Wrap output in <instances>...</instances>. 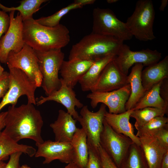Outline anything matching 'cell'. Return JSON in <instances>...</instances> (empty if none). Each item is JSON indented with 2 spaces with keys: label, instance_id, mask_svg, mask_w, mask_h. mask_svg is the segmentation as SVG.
Returning a JSON list of instances; mask_svg holds the SVG:
<instances>
[{
  "label": "cell",
  "instance_id": "obj_45",
  "mask_svg": "<svg viewBox=\"0 0 168 168\" xmlns=\"http://www.w3.org/2000/svg\"><path fill=\"white\" fill-rule=\"evenodd\" d=\"M119 0H106L107 2L109 4H112L114 3H115L117 2Z\"/></svg>",
  "mask_w": 168,
  "mask_h": 168
},
{
  "label": "cell",
  "instance_id": "obj_21",
  "mask_svg": "<svg viewBox=\"0 0 168 168\" xmlns=\"http://www.w3.org/2000/svg\"><path fill=\"white\" fill-rule=\"evenodd\" d=\"M141 78L143 86L146 92L155 84L168 78V56L142 70Z\"/></svg>",
  "mask_w": 168,
  "mask_h": 168
},
{
  "label": "cell",
  "instance_id": "obj_36",
  "mask_svg": "<svg viewBox=\"0 0 168 168\" xmlns=\"http://www.w3.org/2000/svg\"><path fill=\"white\" fill-rule=\"evenodd\" d=\"M9 85V72L4 71L0 77V98H3L7 92Z\"/></svg>",
  "mask_w": 168,
  "mask_h": 168
},
{
  "label": "cell",
  "instance_id": "obj_18",
  "mask_svg": "<svg viewBox=\"0 0 168 168\" xmlns=\"http://www.w3.org/2000/svg\"><path fill=\"white\" fill-rule=\"evenodd\" d=\"M133 110L132 109L118 114L110 113L106 111L104 119L115 132L128 137L133 143L140 146L139 138L134 134L133 126L129 121L130 114Z\"/></svg>",
  "mask_w": 168,
  "mask_h": 168
},
{
  "label": "cell",
  "instance_id": "obj_42",
  "mask_svg": "<svg viewBox=\"0 0 168 168\" xmlns=\"http://www.w3.org/2000/svg\"><path fill=\"white\" fill-rule=\"evenodd\" d=\"M161 3L159 10L161 11H163L168 3V0H162L160 1Z\"/></svg>",
  "mask_w": 168,
  "mask_h": 168
},
{
  "label": "cell",
  "instance_id": "obj_2",
  "mask_svg": "<svg viewBox=\"0 0 168 168\" xmlns=\"http://www.w3.org/2000/svg\"><path fill=\"white\" fill-rule=\"evenodd\" d=\"M25 43L39 51L61 49L70 41L69 31L59 24L53 27L40 25L33 17L23 21Z\"/></svg>",
  "mask_w": 168,
  "mask_h": 168
},
{
  "label": "cell",
  "instance_id": "obj_31",
  "mask_svg": "<svg viewBox=\"0 0 168 168\" xmlns=\"http://www.w3.org/2000/svg\"><path fill=\"white\" fill-rule=\"evenodd\" d=\"M82 7L81 5L73 2L51 16L41 17L35 19V20L37 23L42 25L50 27H54L60 24L59 21L62 18L70 11L81 8Z\"/></svg>",
  "mask_w": 168,
  "mask_h": 168
},
{
  "label": "cell",
  "instance_id": "obj_17",
  "mask_svg": "<svg viewBox=\"0 0 168 168\" xmlns=\"http://www.w3.org/2000/svg\"><path fill=\"white\" fill-rule=\"evenodd\" d=\"M94 61L77 58L64 60L59 71L61 78L68 86L73 89Z\"/></svg>",
  "mask_w": 168,
  "mask_h": 168
},
{
  "label": "cell",
  "instance_id": "obj_38",
  "mask_svg": "<svg viewBox=\"0 0 168 168\" xmlns=\"http://www.w3.org/2000/svg\"><path fill=\"white\" fill-rule=\"evenodd\" d=\"M160 94L161 98L168 103V78L162 81L160 88Z\"/></svg>",
  "mask_w": 168,
  "mask_h": 168
},
{
  "label": "cell",
  "instance_id": "obj_8",
  "mask_svg": "<svg viewBox=\"0 0 168 168\" xmlns=\"http://www.w3.org/2000/svg\"><path fill=\"white\" fill-rule=\"evenodd\" d=\"M6 63L7 66L22 71L36 83L38 87L41 86L43 77L39 68L38 59L35 50L29 45L25 43L19 52H10Z\"/></svg>",
  "mask_w": 168,
  "mask_h": 168
},
{
  "label": "cell",
  "instance_id": "obj_3",
  "mask_svg": "<svg viewBox=\"0 0 168 168\" xmlns=\"http://www.w3.org/2000/svg\"><path fill=\"white\" fill-rule=\"evenodd\" d=\"M123 44V41L114 37L92 32L72 45L68 60H94L109 54L116 55Z\"/></svg>",
  "mask_w": 168,
  "mask_h": 168
},
{
  "label": "cell",
  "instance_id": "obj_11",
  "mask_svg": "<svg viewBox=\"0 0 168 168\" xmlns=\"http://www.w3.org/2000/svg\"><path fill=\"white\" fill-rule=\"evenodd\" d=\"M15 12H10L9 27L5 35L0 39V61L3 63H6L10 52H19L25 44L23 38L22 19L19 12L15 17Z\"/></svg>",
  "mask_w": 168,
  "mask_h": 168
},
{
  "label": "cell",
  "instance_id": "obj_32",
  "mask_svg": "<svg viewBox=\"0 0 168 168\" xmlns=\"http://www.w3.org/2000/svg\"><path fill=\"white\" fill-rule=\"evenodd\" d=\"M88 155L85 168H102L100 157L98 148H96L87 141Z\"/></svg>",
  "mask_w": 168,
  "mask_h": 168
},
{
  "label": "cell",
  "instance_id": "obj_35",
  "mask_svg": "<svg viewBox=\"0 0 168 168\" xmlns=\"http://www.w3.org/2000/svg\"><path fill=\"white\" fill-rule=\"evenodd\" d=\"M153 137L165 147L168 148V126L158 131Z\"/></svg>",
  "mask_w": 168,
  "mask_h": 168
},
{
  "label": "cell",
  "instance_id": "obj_33",
  "mask_svg": "<svg viewBox=\"0 0 168 168\" xmlns=\"http://www.w3.org/2000/svg\"><path fill=\"white\" fill-rule=\"evenodd\" d=\"M98 149L100 157L102 168H119L100 144L98 147Z\"/></svg>",
  "mask_w": 168,
  "mask_h": 168
},
{
  "label": "cell",
  "instance_id": "obj_26",
  "mask_svg": "<svg viewBox=\"0 0 168 168\" xmlns=\"http://www.w3.org/2000/svg\"><path fill=\"white\" fill-rule=\"evenodd\" d=\"M162 81L155 84L145 93L133 109V110L147 107L159 108L168 107V103L161 98L160 94Z\"/></svg>",
  "mask_w": 168,
  "mask_h": 168
},
{
  "label": "cell",
  "instance_id": "obj_5",
  "mask_svg": "<svg viewBox=\"0 0 168 168\" xmlns=\"http://www.w3.org/2000/svg\"><path fill=\"white\" fill-rule=\"evenodd\" d=\"M38 59L40 70L42 76L41 86L46 96L58 90L61 86L58 73L64 60L61 49L46 51H35Z\"/></svg>",
  "mask_w": 168,
  "mask_h": 168
},
{
  "label": "cell",
  "instance_id": "obj_25",
  "mask_svg": "<svg viewBox=\"0 0 168 168\" xmlns=\"http://www.w3.org/2000/svg\"><path fill=\"white\" fill-rule=\"evenodd\" d=\"M36 150L32 146L19 144L3 133L0 132V158L6 159L12 154L22 152L30 157L35 156Z\"/></svg>",
  "mask_w": 168,
  "mask_h": 168
},
{
  "label": "cell",
  "instance_id": "obj_13",
  "mask_svg": "<svg viewBox=\"0 0 168 168\" xmlns=\"http://www.w3.org/2000/svg\"><path fill=\"white\" fill-rule=\"evenodd\" d=\"M131 93L129 84L118 90L106 92H91L86 97L90 100V104L95 108L99 103L105 105L110 113L120 114L125 112V105Z\"/></svg>",
  "mask_w": 168,
  "mask_h": 168
},
{
  "label": "cell",
  "instance_id": "obj_39",
  "mask_svg": "<svg viewBox=\"0 0 168 168\" xmlns=\"http://www.w3.org/2000/svg\"><path fill=\"white\" fill-rule=\"evenodd\" d=\"M7 111L3 112L0 113V132L4 128Z\"/></svg>",
  "mask_w": 168,
  "mask_h": 168
},
{
  "label": "cell",
  "instance_id": "obj_37",
  "mask_svg": "<svg viewBox=\"0 0 168 168\" xmlns=\"http://www.w3.org/2000/svg\"><path fill=\"white\" fill-rule=\"evenodd\" d=\"M22 153L21 152H18L11 154L8 162L6 164L3 168H20V158Z\"/></svg>",
  "mask_w": 168,
  "mask_h": 168
},
{
  "label": "cell",
  "instance_id": "obj_46",
  "mask_svg": "<svg viewBox=\"0 0 168 168\" xmlns=\"http://www.w3.org/2000/svg\"><path fill=\"white\" fill-rule=\"evenodd\" d=\"M6 163L1 161H0V168H3Z\"/></svg>",
  "mask_w": 168,
  "mask_h": 168
},
{
  "label": "cell",
  "instance_id": "obj_10",
  "mask_svg": "<svg viewBox=\"0 0 168 168\" xmlns=\"http://www.w3.org/2000/svg\"><path fill=\"white\" fill-rule=\"evenodd\" d=\"M133 143L128 137L115 132L104 120L100 144L119 168Z\"/></svg>",
  "mask_w": 168,
  "mask_h": 168
},
{
  "label": "cell",
  "instance_id": "obj_14",
  "mask_svg": "<svg viewBox=\"0 0 168 168\" xmlns=\"http://www.w3.org/2000/svg\"><path fill=\"white\" fill-rule=\"evenodd\" d=\"M37 147L35 156L44 157V164H49L56 160L68 164L73 162V151L70 142L48 140Z\"/></svg>",
  "mask_w": 168,
  "mask_h": 168
},
{
  "label": "cell",
  "instance_id": "obj_41",
  "mask_svg": "<svg viewBox=\"0 0 168 168\" xmlns=\"http://www.w3.org/2000/svg\"><path fill=\"white\" fill-rule=\"evenodd\" d=\"M161 168H168V151H167L163 157Z\"/></svg>",
  "mask_w": 168,
  "mask_h": 168
},
{
  "label": "cell",
  "instance_id": "obj_1",
  "mask_svg": "<svg viewBox=\"0 0 168 168\" xmlns=\"http://www.w3.org/2000/svg\"><path fill=\"white\" fill-rule=\"evenodd\" d=\"M27 103L16 107L10 106L7 111L2 132L15 142L28 138L37 146L44 142L41 136L43 121L39 110Z\"/></svg>",
  "mask_w": 168,
  "mask_h": 168
},
{
  "label": "cell",
  "instance_id": "obj_20",
  "mask_svg": "<svg viewBox=\"0 0 168 168\" xmlns=\"http://www.w3.org/2000/svg\"><path fill=\"white\" fill-rule=\"evenodd\" d=\"M141 147L148 168H161L162 159L167 148L154 137L139 138Z\"/></svg>",
  "mask_w": 168,
  "mask_h": 168
},
{
  "label": "cell",
  "instance_id": "obj_29",
  "mask_svg": "<svg viewBox=\"0 0 168 168\" xmlns=\"http://www.w3.org/2000/svg\"><path fill=\"white\" fill-rule=\"evenodd\" d=\"M46 0H23L16 7H7L0 2V9L5 12L18 11L21 16L23 21L33 17L34 13L38 11L41 5Z\"/></svg>",
  "mask_w": 168,
  "mask_h": 168
},
{
  "label": "cell",
  "instance_id": "obj_48",
  "mask_svg": "<svg viewBox=\"0 0 168 168\" xmlns=\"http://www.w3.org/2000/svg\"><path fill=\"white\" fill-rule=\"evenodd\" d=\"M4 159L2 158H0V161H3Z\"/></svg>",
  "mask_w": 168,
  "mask_h": 168
},
{
  "label": "cell",
  "instance_id": "obj_44",
  "mask_svg": "<svg viewBox=\"0 0 168 168\" xmlns=\"http://www.w3.org/2000/svg\"><path fill=\"white\" fill-rule=\"evenodd\" d=\"M4 71H4V69L1 65L0 64V77L3 75Z\"/></svg>",
  "mask_w": 168,
  "mask_h": 168
},
{
  "label": "cell",
  "instance_id": "obj_19",
  "mask_svg": "<svg viewBox=\"0 0 168 168\" xmlns=\"http://www.w3.org/2000/svg\"><path fill=\"white\" fill-rule=\"evenodd\" d=\"M76 121L67 112L59 110L57 119L50 124L55 135V141L71 142L78 128L76 125Z\"/></svg>",
  "mask_w": 168,
  "mask_h": 168
},
{
  "label": "cell",
  "instance_id": "obj_16",
  "mask_svg": "<svg viewBox=\"0 0 168 168\" xmlns=\"http://www.w3.org/2000/svg\"><path fill=\"white\" fill-rule=\"evenodd\" d=\"M61 86L58 90L46 96H41L36 98V105H41L49 101H54L62 104L67 110V112L77 121L79 115L75 107L82 108L84 106L76 97L73 89L68 86L60 78Z\"/></svg>",
  "mask_w": 168,
  "mask_h": 168
},
{
  "label": "cell",
  "instance_id": "obj_30",
  "mask_svg": "<svg viewBox=\"0 0 168 168\" xmlns=\"http://www.w3.org/2000/svg\"><path fill=\"white\" fill-rule=\"evenodd\" d=\"M168 117L157 116L138 129L136 135L139 138L153 137L159 129L168 126Z\"/></svg>",
  "mask_w": 168,
  "mask_h": 168
},
{
  "label": "cell",
  "instance_id": "obj_34",
  "mask_svg": "<svg viewBox=\"0 0 168 168\" xmlns=\"http://www.w3.org/2000/svg\"><path fill=\"white\" fill-rule=\"evenodd\" d=\"M10 17L6 12L0 9V39L7 30L10 23Z\"/></svg>",
  "mask_w": 168,
  "mask_h": 168
},
{
  "label": "cell",
  "instance_id": "obj_40",
  "mask_svg": "<svg viewBox=\"0 0 168 168\" xmlns=\"http://www.w3.org/2000/svg\"><path fill=\"white\" fill-rule=\"evenodd\" d=\"M95 1V0H75L73 2L83 7L85 5L93 4Z\"/></svg>",
  "mask_w": 168,
  "mask_h": 168
},
{
  "label": "cell",
  "instance_id": "obj_4",
  "mask_svg": "<svg viewBox=\"0 0 168 168\" xmlns=\"http://www.w3.org/2000/svg\"><path fill=\"white\" fill-rule=\"evenodd\" d=\"M155 14L152 1H138L133 14L125 22L133 36L141 41L155 39L153 25Z\"/></svg>",
  "mask_w": 168,
  "mask_h": 168
},
{
  "label": "cell",
  "instance_id": "obj_15",
  "mask_svg": "<svg viewBox=\"0 0 168 168\" xmlns=\"http://www.w3.org/2000/svg\"><path fill=\"white\" fill-rule=\"evenodd\" d=\"M114 60L104 68L91 88V92L111 91L119 89L128 84V75L121 72Z\"/></svg>",
  "mask_w": 168,
  "mask_h": 168
},
{
  "label": "cell",
  "instance_id": "obj_27",
  "mask_svg": "<svg viewBox=\"0 0 168 168\" xmlns=\"http://www.w3.org/2000/svg\"><path fill=\"white\" fill-rule=\"evenodd\" d=\"M119 168H148L140 146L133 143Z\"/></svg>",
  "mask_w": 168,
  "mask_h": 168
},
{
  "label": "cell",
  "instance_id": "obj_6",
  "mask_svg": "<svg viewBox=\"0 0 168 168\" xmlns=\"http://www.w3.org/2000/svg\"><path fill=\"white\" fill-rule=\"evenodd\" d=\"M7 67L9 70V87L0 102V112L8 105L16 106L19 98L23 95L26 96L28 103L36 105L35 94L38 87L36 83L30 80L20 69Z\"/></svg>",
  "mask_w": 168,
  "mask_h": 168
},
{
  "label": "cell",
  "instance_id": "obj_22",
  "mask_svg": "<svg viewBox=\"0 0 168 168\" xmlns=\"http://www.w3.org/2000/svg\"><path fill=\"white\" fill-rule=\"evenodd\" d=\"M143 67V65L141 63L135 64L132 67L130 73L128 75V81L130 85L131 93L125 105L126 110L133 109L146 92L143 86L141 78Z\"/></svg>",
  "mask_w": 168,
  "mask_h": 168
},
{
  "label": "cell",
  "instance_id": "obj_23",
  "mask_svg": "<svg viewBox=\"0 0 168 168\" xmlns=\"http://www.w3.org/2000/svg\"><path fill=\"white\" fill-rule=\"evenodd\" d=\"M116 56L111 54L95 60L92 65L78 81L82 91H91L104 68L114 59Z\"/></svg>",
  "mask_w": 168,
  "mask_h": 168
},
{
  "label": "cell",
  "instance_id": "obj_12",
  "mask_svg": "<svg viewBox=\"0 0 168 168\" xmlns=\"http://www.w3.org/2000/svg\"><path fill=\"white\" fill-rule=\"evenodd\" d=\"M106 107L105 105L101 104L97 111L92 112L89 110L87 105H84L77 120L86 133L87 141L96 148H98L100 144Z\"/></svg>",
  "mask_w": 168,
  "mask_h": 168
},
{
  "label": "cell",
  "instance_id": "obj_24",
  "mask_svg": "<svg viewBox=\"0 0 168 168\" xmlns=\"http://www.w3.org/2000/svg\"><path fill=\"white\" fill-rule=\"evenodd\" d=\"M70 142L74 153L73 162L81 168H85L88 160V151L87 137L83 128H77Z\"/></svg>",
  "mask_w": 168,
  "mask_h": 168
},
{
  "label": "cell",
  "instance_id": "obj_47",
  "mask_svg": "<svg viewBox=\"0 0 168 168\" xmlns=\"http://www.w3.org/2000/svg\"><path fill=\"white\" fill-rule=\"evenodd\" d=\"M20 168H31L26 165H22Z\"/></svg>",
  "mask_w": 168,
  "mask_h": 168
},
{
  "label": "cell",
  "instance_id": "obj_28",
  "mask_svg": "<svg viewBox=\"0 0 168 168\" xmlns=\"http://www.w3.org/2000/svg\"><path fill=\"white\" fill-rule=\"evenodd\" d=\"M168 107L159 108L147 107L134 110L131 114L130 117L134 118L136 122L134 126L137 130L154 118L158 116H164L168 113Z\"/></svg>",
  "mask_w": 168,
  "mask_h": 168
},
{
  "label": "cell",
  "instance_id": "obj_43",
  "mask_svg": "<svg viewBox=\"0 0 168 168\" xmlns=\"http://www.w3.org/2000/svg\"><path fill=\"white\" fill-rule=\"evenodd\" d=\"M65 168H81L74 162H71L66 166Z\"/></svg>",
  "mask_w": 168,
  "mask_h": 168
},
{
  "label": "cell",
  "instance_id": "obj_9",
  "mask_svg": "<svg viewBox=\"0 0 168 168\" xmlns=\"http://www.w3.org/2000/svg\"><path fill=\"white\" fill-rule=\"evenodd\" d=\"M161 53L157 50L147 48L133 51L124 44L121 46L114 61L121 72L128 75L129 68L135 64L141 63L148 66L160 61Z\"/></svg>",
  "mask_w": 168,
  "mask_h": 168
},
{
  "label": "cell",
  "instance_id": "obj_7",
  "mask_svg": "<svg viewBox=\"0 0 168 168\" xmlns=\"http://www.w3.org/2000/svg\"><path fill=\"white\" fill-rule=\"evenodd\" d=\"M92 33L114 37L124 41L133 37L125 22L119 20L109 8H95Z\"/></svg>",
  "mask_w": 168,
  "mask_h": 168
}]
</instances>
